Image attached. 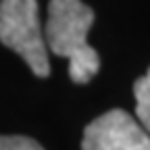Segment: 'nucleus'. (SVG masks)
I'll return each instance as SVG.
<instances>
[{
    "mask_svg": "<svg viewBox=\"0 0 150 150\" xmlns=\"http://www.w3.org/2000/svg\"><path fill=\"white\" fill-rule=\"evenodd\" d=\"M94 11L81 0H50L44 27L46 46L69 59V75L75 83H88L100 69L98 52L88 44Z\"/></svg>",
    "mask_w": 150,
    "mask_h": 150,
    "instance_id": "f257e3e1",
    "label": "nucleus"
},
{
    "mask_svg": "<svg viewBox=\"0 0 150 150\" xmlns=\"http://www.w3.org/2000/svg\"><path fill=\"white\" fill-rule=\"evenodd\" d=\"M81 150H150V134L127 110L112 108L86 127Z\"/></svg>",
    "mask_w": 150,
    "mask_h": 150,
    "instance_id": "7ed1b4c3",
    "label": "nucleus"
},
{
    "mask_svg": "<svg viewBox=\"0 0 150 150\" xmlns=\"http://www.w3.org/2000/svg\"><path fill=\"white\" fill-rule=\"evenodd\" d=\"M0 42L21 54L38 77H48L50 63L46 38L35 0H0Z\"/></svg>",
    "mask_w": 150,
    "mask_h": 150,
    "instance_id": "f03ea898",
    "label": "nucleus"
},
{
    "mask_svg": "<svg viewBox=\"0 0 150 150\" xmlns=\"http://www.w3.org/2000/svg\"><path fill=\"white\" fill-rule=\"evenodd\" d=\"M0 150H44L40 144L25 136H0Z\"/></svg>",
    "mask_w": 150,
    "mask_h": 150,
    "instance_id": "39448f33",
    "label": "nucleus"
},
{
    "mask_svg": "<svg viewBox=\"0 0 150 150\" xmlns=\"http://www.w3.org/2000/svg\"><path fill=\"white\" fill-rule=\"evenodd\" d=\"M134 94H136V119L150 134V69L134 83Z\"/></svg>",
    "mask_w": 150,
    "mask_h": 150,
    "instance_id": "20e7f679",
    "label": "nucleus"
}]
</instances>
